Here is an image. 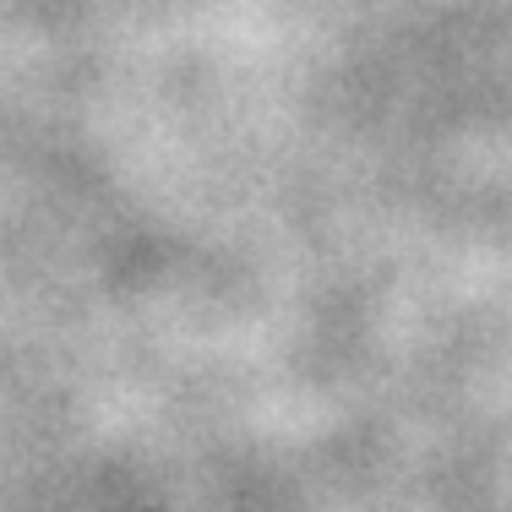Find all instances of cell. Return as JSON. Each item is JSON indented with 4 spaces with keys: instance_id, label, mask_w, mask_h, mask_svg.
I'll return each instance as SVG.
<instances>
[]
</instances>
